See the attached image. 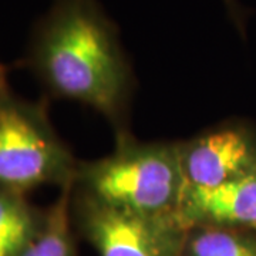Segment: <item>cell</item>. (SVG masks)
<instances>
[{"instance_id": "1", "label": "cell", "mask_w": 256, "mask_h": 256, "mask_svg": "<svg viewBox=\"0 0 256 256\" xmlns=\"http://www.w3.org/2000/svg\"><path fill=\"white\" fill-rule=\"evenodd\" d=\"M20 66L47 97L90 107L116 132L128 130L136 77L118 26L98 0H53L32 28Z\"/></svg>"}, {"instance_id": "2", "label": "cell", "mask_w": 256, "mask_h": 256, "mask_svg": "<svg viewBox=\"0 0 256 256\" xmlns=\"http://www.w3.org/2000/svg\"><path fill=\"white\" fill-rule=\"evenodd\" d=\"M74 190L121 210L146 215H178L185 195L178 141H140L116 132L108 156L78 161Z\"/></svg>"}, {"instance_id": "8", "label": "cell", "mask_w": 256, "mask_h": 256, "mask_svg": "<svg viewBox=\"0 0 256 256\" xmlns=\"http://www.w3.org/2000/svg\"><path fill=\"white\" fill-rule=\"evenodd\" d=\"M182 256H256V229L220 225L190 226Z\"/></svg>"}, {"instance_id": "9", "label": "cell", "mask_w": 256, "mask_h": 256, "mask_svg": "<svg viewBox=\"0 0 256 256\" xmlns=\"http://www.w3.org/2000/svg\"><path fill=\"white\" fill-rule=\"evenodd\" d=\"M43 210L30 205L26 196L0 190V256H14L33 236Z\"/></svg>"}, {"instance_id": "7", "label": "cell", "mask_w": 256, "mask_h": 256, "mask_svg": "<svg viewBox=\"0 0 256 256\" xmlns=\"http://www.w3.org/2000/svg\"><path fill=\"white\" fill-rule=\"evenodd\" d=\"M73 186L60 190L52 205L43 210L36 232L14 256H76V230L72 220Z\"/></svg>"}, {"instance_id": "3", "label": "cell", "mask_w": 256, "mask_h": 256, "mask_svg": "<svg viewBox=\"0 0 256 256\" xmlns=\"http://www.w3.org/2000/svg\"><path fill=\"white\" fill-rule=\"evenodd\" d=\"M78 160L50 122L46 102L14 94L0 64V190L26 196L40 186H73Z\"/></svg>"}, {"instance_id": "5", "label": "cell", "mask_w": 256, "mask_h": 256, "mask_svg": "<svg viewBox=\"0 0 256 256\" xmlns=\"http://www.w3.org/2000/svg\"><path fill=\"white\" fill-rule=\"evenodd\" d=\"M178 152L186 190L214 188L256 164V130L224 121L178 141Z\"/></svg>"}, {"instance_id": "6", "label": "cell", "mask_w": 256, "mask_h": 256, "mask_svg": "<svg viewBox=\"0 0 256 256\" xmlns=\"http://www.w3.org/2000/svg\"><path fill=\"white\" fill-rule=\"evenodd\" d=\"M178 218L185 228L220 225L256 229V164L208 190H186Z\"/></svg>"}, {"instance_id": "4", "label": "cell", "mask_w": 256, "mask_h": 256, "mask_svg": "<svg viewBox=\"0 0 256 256\" xmlns=\"http://www.w3.org/2000/svg\"><path fill=\"white\" fill-rule=\"evenodd\" d=\"M72 220L76 234L98 256H182L188 229L178 215L121 210L74 188Z\"/></svg>"}, {"instance_id": "10", "label": "cell", "mask_w": 256, "mask_h": 256, "mask_svg": "<svg viewBox=\"0 0 256 256\" xmlns=\"http://www.w3.org/2000/svg\"><path fill=\"white\" fill-rule=\"evenodd\" d=\"M224 3H225V6L228 9L232 22L244 33L245 32V12L242 9V6L239 4V2L238 0H224Z\"/></svg>"}]
</instances>
